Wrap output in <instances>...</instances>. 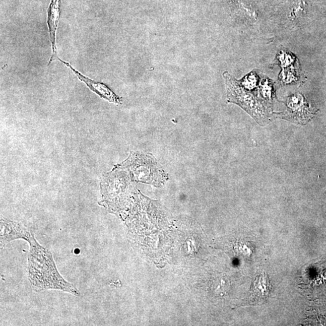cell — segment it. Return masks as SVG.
<instances>
[{
    "instance_id": "1",
    "label": "cell",
    "mask_w": 326,
    "mask_h": 326,
    "mask_svg": "<svg viewBox=\"0 0 326 326\" xmlns=\"http://www.w3.org/2000/svg\"><path fill=\"white\" fill-rule=\"evenodd\" d=\"M29 243L27 255V277L33 291L41 292L56 289L79 296L76 286L63 278L56 268L52 253L41 245L33 234Z\"/></svg>"
},
{
    "instance_id": "2",
    "label": "cell",
    "mask_w": 326,
    "mask_h": 326,
    "mask_svg": "<svg viewBox=\"0 0 326 326\" xmlns=\"http://www.w3.org/2000/svg\"><path fill=\"white\" fill-rule=\"evenodd\" d=\"M134 159L130 160V164H125L129 167L133 180L160 186L168 179V175L162 169L156 160L151 155L137 153Z\"/></svg>"
},
{
    "instance_id": "3",
    "label": "cell",
    "mask_w": 326,
    "mask_h": 326,
    "mask_svg": "<svg viewBox=\"0 0 326 326\" xmlns=\"http://www.w3.org/2000/svg\"><path fill=\"white\" fill-rule=\"evenodd\" d=\"M226 84L228 101L236 103L257 120H262L266 117L265 109L262 103L253 95L245 89L227 72L224 73Z\"/></svg>"
},
{
    "instance_id": "4",
    "label": "cell",
    "mask_w": 326,
    "mask_h": 326,
    "mask_svg": "<svg viewBox=\"0 0 326 326\" xmlns=\"http://www.w3.org/2000/svg\"><path fill=\"white\" fill-rule=\"evenodd\" d=\"M287 109L281 115L286 118L298 123H303L309 120L313 115L308 103L299 93L289 97Z\"/></svg>"
},
{
    "instance_id": "5",
    "label": "cell",
    "mask_w": 326,
    "mask_h": 326,
    "mask_svg": "<svg viewBox=\"0 0 326 326\" xmlns=\"http://www.w3.org/2000/svg\"><path fill=\"white\" fill-rule=\"evenodd\" d=\"M308 11L306 0H291L286 6L284 14L280 20V25L288 29H298Z\"/></svg>"
},
{
    "instance_id": "6",
    "label": "cell",
    "mask_w": 326,
    "mask_h": 326,
    "mask_svg": "<svg viewBox=\"0 0 326 326\" xmlns=\"http://www.w3.org/2000/svg\"><path fill=\"white\" fill-rule=\"evenodd\" d=\"M0 229V245L2 248L15 240L23 239L29 242L33 235V233L30 232L21 222L4 218L1 219Z\"/></svg>"
},
{
    "instance_id": "7",
    "label": "cell",
    "mask_w": 326,
    "mask_h": 326,
    "mask_svg": "<svg viewBox=\"0 0 326 326\" xmlns=\"http://www.w3.org/2000/svg\"><path fill=\"white\" fill-rule=\"evenodd\" d=\"M239 12L246 27L249 29V32H260L263 28V17L256 6L250 0H239Z\"/></svg>"
},
{
    "instance_id": "8",
    "label": "cell",
    "mask_w": 326,
    "mask_h": 326,
    "mask_svg": "<svg viewBox=\"0 0 326 326\" xmlns=\"http://www.w3.org/2000/svg\"><path fill=\"white\" fill-rule=\"evenodd\" d=\"M59 60L64 63V64L67 67H69L70 69H71L73 70V72L75 73L76 76H78V78L80 79L81 81L84 82V83L86 84L88 87L91 90H92L93 92L98 94L100 97L107 100L109 102L112 103H120L121 102L119 97L115 95V94L112 92L109 88L106 87L105 85L93 81L91 80V79L85 77V76L81 75L80 73H79L75 69H73V67L70 66L69 63L63 62L60 59H59Z\"/></svg>"
},
{
    "instance_id": "9",
    "label": "cell",
    "mask_w": 326,
    "mask_h": 326,
    "mask_svg": "<svg viewBox=\"0 0 326 326\" xmlns=\"http://www.w3.org/2000/svg\"><path fill=\"white\" fill-rule=\"evenodd\" d=\"M60 0H51L49 8L48 9L47 24L49 29L50 38L52 45L53 56H51L50 63L56 58V32L57 24L59 20Z\"/></svg>"
},
{
    "instance_id": "10",
    "label": "cell",
    "mask_w": 326,
    "mask_h": 326,
    "mask_svg": "<svg viewBox=\"0 0 326 326\" xmlns=\"http://www.w3.org/2000/svg\"><path fill=\"white\" fill-rule=\"evenodd\" d=\"M259 93L261 98L270 103L273 98V84L271 79L267 78L262 79L259 87Z\"/></svg>"
},
{
    "instance_id": "11",
    "label": "cell",
    "mask_w": 326,
    "mask_h": 326,
    "mask_svg": "<svg viewBox=\"0 0 326 326\" xmlns=\"http://www.w3.org/2000/svg\"><path fill=\"white\" fill-rule=\"evenodd\" d=\"M259 76L253 71L245 76L241 80L238 81L243 88L248 91L253 90L259 82Z\"/></svg>"
},
{
    "instance_id": "12",
    "label": "cell",
    "mask_w": 326,
    "mask_h": 326,
    "mask_svg": "<svg viewBox=\"0 0 326 326\" xmlns=\"http://www.w3.org/2000/svg\"><path fill=\"white\" fill-rule=\"evenodd\" d=\"M79 252H80V249H79L78 248H76L75 250V254H79Z\"/></svg>"
}]
</instances>
